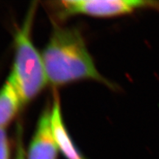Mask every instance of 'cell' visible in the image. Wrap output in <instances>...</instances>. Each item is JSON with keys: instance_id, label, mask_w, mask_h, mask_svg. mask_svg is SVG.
Instances as JSON below:
<instances>
[{"instance_id": "6da1fadb", "label": "cell", "mask_w": 159, "mask_h": 159, "mask_svg": "<svg viewBox=\"0 0 159 159\" xmlns=\"http://www.w3.org/2000/svg\"><path fill=\"white\" fill-rule=\"evenodd\" d=\"M41 56L48 83L52 85L89 79L113 87L99 74L82 35L76 28L55 27Z\"/></svg>"}, {"instance_id": "52a82bcc", "label": "cell", "mask_w": 159, "mask_h": 159, "mask_svg": "<svg viewBox=\"0 0 159 159\" xmlns=\"http://www.w3.org/2000/svg\"><path fill=\"white\" fill-rule=\"evenodd\" d=\"M23 128L19 124L16 129V152L14 159H26L25 150L23 146Z\"/></svg>"}, {"instance_id": "277c9868", "label": "cell", "mask_w": 159, "mask_h": 159, "mask_svg": "<svg viewBox=\"0 0 159 159\" xmlns=\"http://www.w3.org/2000/svg\"><path fill=\"white\" fill-rule=\"evenodd\" d=\"M58 151L52 127L51 110L47 108L39 119L29 146L27 159H57Z\"/></svg>"}, {"instance_id": "3957f363", "label": "cell", "mask_w": 159, "mask_h": 159, "mask_svg": "<svg viewBox=\"0 0 159 159\" xmlns=\"http://www.w3.org/2000/svg\"><path fill=\"white\" fill-rule=\"evenodd\" d=\"M52 5V7L61 19L76 14L114 17L128 14L139 8H159L158 2L139 0H63Z\"/></svg>"}, {"instance_id": "ba28073f", "label": "cell", "mask_w": 159, "mask_h": 159, "mask_svg": "<svg viewBox=\"0 0 159 159\" xmlns=\"http://www.w3.org/2000/svg\"><path fill=\"white\" fill-rule=\"evenodd\" d=\"M0 159H10V145L5 128L0 129Z\"/></svg>"}, {"instance_id": "8992f818", "label": "cell", "mask_w": 159, "mask_h": 159, "mask_svg": "<svg viewBox=\"0 0 159 159\" xmlns=\"http://www.w3.org/2000/svg\"><path fill=\"white\" fill-rule=\"evenodd\" d=\"M21 106L17 91L8 77L0 89V129L5 128L16 116Z\"/></svg>"}, {"instance_id": "5b68a950", "label": "cell", "mask_w": 159, "mask_h": 159, "mask_svg": "<svg viewBox=\"0 0 159 159\" xmlns=\"http://www.w3.org/2000/svg\"><path fill=\"white\" fill-rule=\"evenodd\" d=\"M55 94L51 110V122L59 150L67 159H86L80 153L69 136L63 120L59 97L57 93Z\"/></svg>"}, {"instance_id": "7a4b0ae2", "label": "cell", "mask_w": 159, "mask_h": 159, "mask_svg": "<svg viewBox=\"0 0 159 159\" xmlns=\"http://www.w3.org/2000/svg\"><path fill=\"white\" fill-rule=\"evenodd\" d=\"M34 7L28 13L25 24L15 34V57L9 75L22 105L33 100L48 83L43 59L30 39Z\"/></svg>"}]
</instances>
